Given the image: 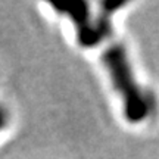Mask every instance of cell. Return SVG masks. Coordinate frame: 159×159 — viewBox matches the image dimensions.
I'll return each instance as SVG.
<instances>
[{
	"label": "cell",
	"mask_w": 159,
	"mask_h": 159,
	"mask_svg": "<svg viewBox=\"0 0 159 159\" xmlns=\"http://www.w3.org/2000/svg\"><path fill=\"white\" fill-rule=\"evenodd\" d=\"M125 5V2L100 3L102 11L97 16L96 24L103 41L108 40V44L102 55V61L115 91L121 97L125 119L130 124H142L155 115L156 100L150 91L139 84L125 46L114 35L112 15Z\"/></svg>",
	"instance_id": "1"
},
{
	"label": "cell",
	"mask_w": 159,
	"mask_h": 159,
	"mask_svg": "<svg viewBox=\"0 0 159 159\" xmlns=\"http://www.w3.org/2000/svg\"><path fill=\"white\" fill-rule=\"evenodd\" d=\"M53 9L57 13L68 16L75 27L77 41L83 47H94L103 41L96 21H93L90 5L87 2H65L53 3Z\"/></svg>",
	"instance_id": "2"
},
{
	"label": "cell",
	"mask_w": 159,
	"mask_h": 159,
	"mask_svg": "<svg viewBox=\"0 0 159 159\" xmlns=\"http://www.w3.org/2000/svg\"><path fill=\"white\" fill-rule=\"evenodd\" d=\"M11 122V112L3 103H0V131L6 128Z\"/></svg>",
	"instance_id": "3"
}]
</instances>
